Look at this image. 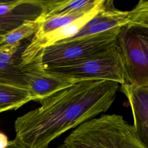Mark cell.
Wrapping results in <instances>:
<instances>
[{
  "label": "cell",
  "mask_w": 148,
  "mask_h": 148,
  "mask_svg": "<svg viewBox=\"0 0 148 148\" xmlns=\"http://www.w3.org/2000/svg\"><path fill=\"white\" fill-rule=\"evenodd\" d=\"M119 87L112 81L84 80L40 100V106L16 120L14 139L26 148H47L63 133L105 112Z\"/></svg>",
  "instance_id": "6da1fadb"
},
{
  "label": "cell",
  "mask_w": 148,
  "mask_h": 148,
  "mask_svg": "<svg viewBox=\"0 0 148 148\" xmlns=\"http://www.w3.org/2000/svg\"><path fill=\"white\" fill-rule=\"evenodd\" d=\"M61 148H145L134 126L121 115L104 114L75 128L64 139Z\"/></svg>",
  "instance_id": "7a4b0ae2"
},
{
  "label": "cell",
  "mask_w": 148,
  "mask_h": 148,
  "mask_svg": "<svg viewBox=\"0 0 148 148\" xmlns=\"http://www.w3.org/2000/svg\"><path fill=\"white\" fill-rule=\"evenodd\" d=\"M59 76L77 81L109 80L125 83L123 55L118 43L92 57L44 69Z\"/></svg>",
  "instance_id": "3957f363"
},
{
  "label": "cell",
  "mask_w": 148,
  "mask_h": 148,
  "mask_svg": "<svg viewBox=\"0 0 148 148\" xmlns=\"http://www.w3.org/2000/svg\"><path fill=\"white\" fill-rule=\"evenodd\" d=\"M122 27L73 40H61L43 47L37 54L41 66L49 69L101 53L117 43Z\"/></svg>",
  "instance_id": "277c9868"
},
{
  "label": "cell",
  "mask_w": 148,
  "mask_h": 148,
  "mask_svg": "<svg viewBox=\"0 0 148 148\" xmlns=\"http://www.w3.org/2000/svg\"><path fill=\"white\" fill-rule=\"evenodd\" d=\"M117 43L124 60L125 83L148 86V27L123 26Z\"/></svg>",
  "instance_id": "5b68a950"
},
{
  "label": "cell",
  "mask_w": 148,
  "mask_h": 148,
  "mask_svg": "<svg viewBox=\"0 0 148 148\" xmlns=\"http://www.w3.org/2000/svg\"><path fill=\"white\" fill-rule=\"evenodd\" d=\"M24 72L27 89L32 100L40 101L79 82L46 71L41 66L37 55L29 63L24 65Z\"/></svg>",
  "instance_id": "8992f818"
},
{
  "label": "cell",
  "mask_w": 148,
  "mask_h": 148,
  "mask_svg": "<svg viewBox=\"0 0 148 148\" xmlns=\"http://www.w3.org/2000/svg\"><path fill=\"white\" fill-rule=\"evenodd\" d=\"M121 88L131 108L136 135L141 144L148 148V86L124 83Z\"/></svg>",
  "instance_id": "52a82bcc"
},
{
  "label": "cell",
  "mask_w": 148,
  "mask_h": 148,
  "mask_svg": "<svg viewBox=\"0 0 148 148\" xmlns=\"http://www.w3.org/2000/svg\"><path fill=\"white\" fill-rule=\"evenodd\" d=\"M128 11L116 9L113 1L103 0L99 11L87 24L72 37L62 40H71L103 32L128 24Z\"/></svg>",
  "instance_id": "ba28073f"
},
{
  "label": "cell",
  "mask_w": 148,
  "mask_h": 148,
  "mask_svg": "<svg viewBox=\"0 0 148 148\" xmlns=\"http://www.w3.org/2000/svg\"><path fill=\"white\" fill-rule=\"evenodd\" d=\"M26 47L20 43L0 45V84L27 88L21 54Z\"/></svg>",
  "instance_id": "9c48e42d"
},
{
  "label": "cell",
  "mask_w": 148,
  "mask_h": 148,
  "mask_svg": "<svg viewBox=\"0 0 148 148\" xmlns=\"http://www.w3.org/2000/svg\"><path fill=\"white\" fill-rule=\"evenodd\" d=\"M47 1L16 0L9 11L0 17V35L4 36L23 24L40 20Z\"/></svg>",
  "instance_id": "30bf717a"
},
{
  "label": "cell",
  "mask_w": 148,
  "mask_h": 148,
  "mask_svg": "<svg viewBox=\"0 0 148 148\" xmlns=\"http://www.w3.org/2000/svg\"><path fill=\"white\" fill-rule=\"evenodd\" d=\"M101 0H54L47 1L46 11L42 21L58 16L88 12L94 9Z\"/></svg>",
  "instance_id": "8fae6325"
},
{
  "label": "cell",
  "mask_w": 148,
  "mask_h": 148,
  "mask_svg": "<svg viewBox=\"0 0 148 148\" xmlns=\"http://www.w3.org/2000/svg\"><path fill=\"white\" fill-rule=\"evenodd\" d=\"M31 100L27 89L0 84V113L17 109Z\"/></svg>",
  "instance_id": "7c38bea8"
},
{
  "label": "cell",
  "mask_w": 148,
  "mask_h": 148,
  "mask_svg": "<svg viewBox=\"0 0 148 148\" xmlns=\"http://www.w3.org/2000/svg\"><path fill=\"white\" fill-rule=\"evenodd\" d=\"M90 11L79 12L63 16H54L44 20L42 21L39 29L34 35L32 39H35L39 38L49 32H50L59 28L68 25V24L74 21L75 20L83 16L85 14L87 13Z\"/></svg>",
  "instance_id": "4fadbf2b"
},
{
  "label": "cell",
  "mask_w": 148,
  "mask_h": 148,
  "mask_svg": "<svg viewBox=\"0 0 148 148\" xmlns=\"http://www.w3.org/2000/svg\"><path fill=\"white\" fill-rule=\"evenodd\" d=\"M42 21H28L11 32L3 36L2 44H15L20 43L21 40L28 38L35 33L39 29Z\"/></svg>",
  "instance_id": "5bb4252c"
},
{
  "label": "cell",
  "mask_w": 148,
  "mask_h": 148,
  "mask_svg": "<svg viewBox=\"0 0 148 148\" xmlns=\"http://www.w3.org/2000/svg\"><path fill=\"white\" fill-rule=\"evenodd\" d=\"M128 24L148 27V0H140L128 15Z\"/></svg>",
  "instance_id": "9a60e30c"
},
{
  "label": "cell",
  "mask_w": 148,
  "mask_h": 148,
  "mask_svg": "<svg viewBox=\"0 0 148 148\" xmlns=\"http://www.w3.org/2000/svg\"><path fill=\"white\" fill-rule=\"evenodd\" d=\"M9 142L8 136L3 132L0 131V148L6 147Z\"/></svg>",
  "instance_id": "2e32d148"
},
{
  "label": "cell",
  "mask_w": 148,
  "mask_h": 148,
  "mask_svg": "<svg viewBox=\"0 0 148 148\" xmlns=\"http://www.w3.org/2000/svg\"><path fill=\"white\" fill-rule=\"evenodd\" d=\"M5 148H26L25 147L19 144L14 139L9 142L8 145Z\"/></svg>",
  "instance_id": "e0dca14e"
},
{
  "label": "cell",
  "mask_w": 148,
  "mask_h": 148,
  "mask_svg": "<svg viewBox=\"0 0 148 148\" xmlns=\"http://www.w3.org/2000/svg\"><path fill=\"white\" fill-rule=\"evenodd\" d=\"M2 40H3V36L0 35V45L2 44Z\"/></svg>",
  "instance_id": "ac0fdd59"
},
{
  "label": "cell",
  "mask_w": 148,
  "mask_h": 148,
  "mask_svg": "<svg viewBox=\"0 0 148 148\" xmlns=\"http://www.w3.org/2000/svg\"><path fill=\"white\" fill-rule=\"evenodd\" d=\"M57 148H61V147H60V146H59V147H57Z\"/></svg>",
  "instance_id": "d6986e66"
}]
</instances>
